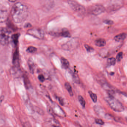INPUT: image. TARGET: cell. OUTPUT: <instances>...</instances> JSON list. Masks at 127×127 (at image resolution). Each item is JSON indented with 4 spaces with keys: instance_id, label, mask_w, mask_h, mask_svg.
Returning a JSON list of instances; mask_svg holds the SVG:
<instances>
[{
    "instance_id": "obj_6",
    "label": "cell",
    "mask_w": 127,
    "mask_h": 127,
    "mask_svg": "<svg viewBox=\"0 0 127 127\" xmlns=\"http://www.w3.org/2000/svg\"><path fill=\"white\" fill-rule=\"evenodd\" d=\"M106 11V8L100 4H96L91 6L89 8V11L93 15H97L103 13Z\"/></svg>"
},
{
    "instance_id": "obj_28",
    "label": "cell",
    "mask_w": 127,
    "mask_h": 127,
    "mask_svg": "<svg viewBox=\"0 0 127 127\" xmlns=\"http://www.w3.org/2000/svg\"><path fill=\"white\" fill-rule=\"evenodd\" d=\"M58 101H59V103L60 104L63 106L64 104V100L61 97H58Z\"/></svg>"
},
{
    "instance_id": "obj_2",
    "label": "cell",
    "mask_w": 127,
    "mask_h": 127,
    "mask_svg": "<svg viewBox=\"0 0 127 127\" xmlns=\"http://www.w3.org/2000/svg\"><path fill=\"white\" fill-rule=\"evenodd\" d=\"M106 100L109 104V106L114 111L121 112L125 110V108L123 105L113 95H109L108 97H106Z\"/></svg>"
},
{
    "instance_id": "obj_21",
    "label": "cell",
    "mask_w": 127,
    "mask_h": 127,
    "mask_svg": "<svg viewBox=\"0 0 127 127\" xmlns=\"http://www.w3.org/2000/svg\"><path fill=\"white\" fill-rule=\"evenodd\" d=\"M50 127H61V126L60 125L58 121L55 119H54L53 120V123L51 124Z\"/></svg>"
},
{
    "instance_id": "obj_15",
    "label": "cell",
    "mask_w": 127,
    "mask_h": 127,
    "mask_svg": "<svg viewBox=\"0 0 127 127\" xmlns=\"http://www.w3.org/2000/svg\"><path fill=\"white\" fill-rule=\"evenodd\" d=\"M64 86L65 88L68 91L70 96H73V92L72 89V86L68 82H66L64 84Z\"/></svg>"
},
{
    "instance_id": "obj_27",
    "label": "cell",
    "mask_w": 127,
    "mask_h": 127,
    "mask_svg": "<svg viewBox=\"0 0 127 127\" xmlns=\"http://www.w3.org/2000/svg\"><path fill=\"white\" fill-rule=\"evenodd\" d=\"M38 79L41 82H43L45 80V78L42 75H40L38 76Z\"/></svg>"
},
{
    "instance_id": "obj_29",
    "label": "cell",
    "mask_w": 127,
    "mask_h": 127,
    "mask_svg": "<svg viewBox=\"0 0 127 127\" xmlns=\"http://www.w3.org/2000/svg\"><path fill=\"white\" fill-rule=\"evenodd\" d=\"M24 127H31L29 123H28L27 122L24 124Z\"/></svg>"
},
{
    "instance_id": "obj_7",
    "label": "cell",
    "mask_w": 127,
    "mask_h": 127,
    "mask_svg": "<svg viewBox=\"0 0 127 127\" xmlns=\"http://www.w3.org/2000/svg\"><path fill=\"white\" fill-rule=\"evenodd\" d=\"M9 12L7 7L0 5V23L5 22L8 18Z\"/></svg>"
},
{
    "instance_id": "obj_3",
    "label": "cell",
    "mask_w": 127,
    "mask_h": 127,
    "mask_svg": "<svg viewBox=\"0 0 127 127\" xmlns=\"http://www.w3.org/2000/svg\"><path fill=\"white\" fill-rule=\"evenodd\" d=\"M11 32L6 27H0V43L3 45L9 44L11 38Z\"/></svg>"
},
{
    "instance_id": "obj_1",
    "label": "cell",
    "mask_w": 127,
    "mask_h": 127,
    "mask_svg": "<svg viewBox=\"0 0 127 127\" xmlns=\"http://www.w3.org/2000/svg\"><path fill=\"white\" fill-rule=\"evenodd\" d=\"M11 14L14 22L21 23L26 20L28 16V7L22 3H16L12 7Z\"/></svg>"
},
{
    "instance_id": "obj_5",
    "label": "cell",
    "mask_w": 127,
    "mask_h": 127,
    "mask_svg": "<svg viewBox=\"0 0 127 127\" xmlns=\"http://www.w3.org/2000/svg\"><path fill=\"white\" fill-rule=\"evenodd\" d=\"M28 34L38 38L42 39L44 37V31L42 29L39 28H34L29 29L27 32Z\"/></svg>"
},
{
    "instance_id": "obj_16",
    "label": "cell",
    "mask_w": 127,
    "mask_h": 127,
    "mask_svg": "<svg viewBox=\"0 0 127 127\" xmlns=\"http://www.w3.org/2000/svg\"><path fill=\"white\" fill-rule=\"evenodd\" d=\"M72 77L73 79L75 82L76 83L79 84V77L78 76V75L77 73L72 71H71V72Z\"/></svg>"
},
{
    "instance_id": "obj_25",
    "label": "cell",
    "mask_w": 127,
    "mask_h": 127,
    "mask_svg": "<svg viewBox=\"0 0 127 127\" xmlns=\"http://www.w3.org/2000/svg\"><path fill=\"white\" fill-rule=\"evenodd\" d=\"M103 22L106 24L111 25L114 24V22L111 20H106L104 21Z\"/></svg>"
},
{
    "instance_id": "obj_9",
    "label": "cell",
    "mask_w": 127,
    "mask_h": 127,
    "mask_svg": "<svg viewBox=\"0 0 127 127\" xmlns=\"http://www.w3.org/2000/svg\"><path fill=\"white\" fill-rule=\"evenodd\" d=\"M111 2H112L110 3L108 6V9H110L111 11H116L120 8L122 6V3L121 1H113Z\"/></svg>"
},
{
    "instance_id": "obj_4",
    "label": "cell",
    "mask_w": 127,
    "mask_h": 127,
    "mask_svg": "<svg viewBox=\"0 0 127 127\" xmlns=\"http://www.w3.org/2000/svg\"><path fill=\"white\" fill-rule=\"evenodd\" d=\"M68 3L72 9L76 12L78 15L82 16L85 14V9L84 6L73 0H69L68 1Z\"/></svg>"
},
{
    "instance_id": "obj_8",
    "label": "cell",
    "mask_w": 127,
    "mask_h": 127,
    "mask_svg": "<svg viewBox=\"0 0 127 127\" xmlns=\"http://www.w3.org/2000/svg\"><path fill=\"white\" fill-rule=\"evenodd\" d=\"M78 44V42L76 39H73L67 42L62 46V48L64 50H70L76 48Z\"/></svg>"
},
{
    "instance_id": "obj_14",
    "label": "cell",
    "mask_w": 127,
    "mask_h": 127,
    "mask_svg": "<svg viewBox=\"0 0 127 127\" xmlns=\"http://www.w3.org/2000/svg\"><path fill=\"white\" fill-rule=\"evenodd\" d=\"M95 45L99 47H104L106 44V41L105 39L103 38H99L97 39L95 42Z\"/></svg>"
},
{
    "instance_id": "obj_26",
    "label": "cell",
    "mask_w": 127,
    "mask_h": 127,
    "mask_svg": "<svg viewBox=\"0 0 127 127\" xmlns=\"http://www.w3.org/2000/svg\"><path fill=\"white\" fill-rule=\"evenodd\" d=\"M95 121L96 123L100 125H103L104 123V122L103 121V120H101V119H95Z\"/></svg>"
},
{
    "instance_id": "obj_23",
    "label": "cell",
    "mask_w": 127,
    "mask_h": 127,
    "mask_svg": "<svg viewBox=\"0 0 127 127\" xmlns=\"http://www.w3.org/2000/svg\"><path fill=\"white\" fill-rule=\"evenodd\" d=\"M85 48L86 49V50L88 52H93L94 50V48L89 45H87V44H85L84 45Z\"/></svg>"
},
{
    "instance_id": "obj_19",
    "label": "cell",
    "mask_w": 127,
    "mask_h": 127,
    "mask_svg": "<svg viewBox=\"0 0 127 127\" xmlns=\"http://www.w3.org/2000/svg\"><path fill=\"white\" fill-rule=\"evenodd\" d=\"M78 99L82 107L84 108L85 107L86 104L84 98L81 95H79Z\"/></svg>"
},
{
    "instance_id": "obj_20",
    "label": "cell",
    "mask_w": 127,
    "mask_h": 127,
    "mask_svg": "<svg viewBox=\"0 0 127 127\" xmlns=\"http://www.w3.org/2000/svg\"><path fill=\"white\" fill-rule=\"evenodd\" d=\"M107 63L109 65L114 66L116 63V59L114 57L108 58L107 60Z\"/></svg>"
},
{
    "instance_id": "obj_24",
    "label": "cell",
    "mask_w": 127,
    "mask_h": 127,
    "mask_svg": "<svg viewBox=\"0 0 127 127\" xmlns=\"http://www.w3.org/2000/svg\"><path fill=\"white\" fill-rule=\"evenodd\" d=\"M123 53L122 52H120L117 54L116 56V59L118 62H119L123 58Z\"/></svg>"
},
{
    "instance_id": "obj_10",
    "label": "cell",
    "mask_w": 127,
    "mask_h": 127,
    "mask_svg": "<svg viewBox=\"0 0 127 127\" xmlns=\"http://www.w3.org/2000/svg\"><path fill=\"white\" fill-rule=\"evenodd\" d=\"M53 106V111L55 113L56 115L62 117L65 116V113L63 111L62 108H61L57 104L55 103Z\"/></svg>"
},
{
    "instance_id": "obj_18",
    "label": "cell",
    "mask_w": 127,
    "mask_h": 127,
    "mask_svg": "<svg viewBox=\"0 0 127 127\" xmlns=\"http://www.w3.org/2000/svg\"><path fill=\"white\" fill-rule=\"evenodd\" d=\"M28 64L30 71L31 72H33L34 70V64L33 61L32 59L29 60Z\"/></svg>"
},
{
    "instance_id": "obj_12",
    "label": "cell",
    "mask_w": 127,
    "mask_h": 127,
    "mask_svg": "<svg viewBox=\"0 0 127 127\" xmlns=\"http://www.w3.org/2000/svg\"><path fill=\"white\" fill-rule=\"evenodd\" d=\"M60 60L62 68L64 69H68L70 66V64L68 60L64 57H61Z\"/></svg>"
},
{
    "instance_id": "obj_22",
    "label": "cell",
    "mask_w": 127,
    "mask_h": 127,
    "mask_svg": "<svg viewBox=\"0 0 127 127\" xmlns=\"http://www.w3.org/2000/svg\"><path fill=\"white\" fill-rule=\"evenodd\" d=\"M36 50H37V49L35 47L33 46L29 47H28L27 50V52H29V53H34L35 51H36Z\"/></svg>"
},
{
    "instance_id": "obj_17",
    "label": "cell",
    "mask_w": 127,
    "mask_h": 127,
    "mask_svg": "<svg viewBox=\"0 0 127 127\" xmlns=\"http://www.w3.org/2000/svg\"><path fill=\"white\" fill-rule=\"evenodd\" d=\"M88 93H89L91 98V99H92L93 102H94V103H96L97 100V95L93 93V92H92V91H89Z\"/></svg>"
},
{
    "instance_id": "obj_13",
    "label": "cell",
    "mask_w": 127,
    "mask_h": 127,
    "mask_svg": "<svg viewBox=\"0 0 127 127\" xmlns=\"http://www.w3.org/2000/svg\"><path fill=\"white\" fill-rule=\"evenodd\" d=\"M126 36H127V34L125 33L120 34L114 37V40L117 42H121L125 40L126 38Z\"/></svg>"
},
{
    "instance_id": "obj_11",
    "label": "cell",
    "mask_w": 127,
    "mask_h": 127,
    "mask_svg": "<svg viewBox=\"0 0 127 127\" xmlns=\"http://www.w3.org/2000/svg\"><path fill=\"white\" fill-rule=\"evenodd\" d=\"M59 35L64 37L70 38L71 37V34L69 31L66 28H64L62 29V31L60 32Z\"/></svg>"
}]
</instances>
